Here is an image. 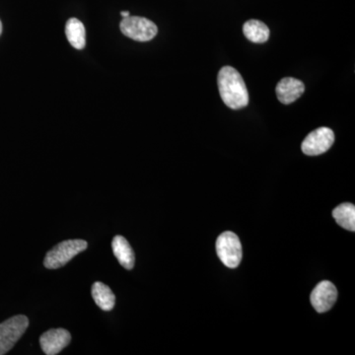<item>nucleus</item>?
I'll use <instances>...</instances> for the list:
<instances>
[{"label": "nucleus", "instance_id": "nucleus-9", "mask_svg": "<svg viewBox=\"0 0 355 355\" xmlns=\"http://www.w3.org/2000/svg\"><path fill=\"white\" fill-rule=\"evenodd\" d=\"M277 99L284 105L295 102L305 92V85L299 79L286 77L277 85Z\"/></svg>", "mask_w": 355, "mask_h": 355}, {"label": "nucleus", "instance_id": "nucleus-6", "mask_svg": "<svg viewBox=\"0 0 355 355\" xmlns=\"http://www.w3.org/2000/svg\"><path fill=\"white\" fill-rule=\"evenodd\" d=\"M335 142V133L329 128H319L310 132L303 140V153L308 156L321 155L333 146Z\"/></svg>", "mask_w": 355, "mask_h": 355}, {"label": "nucleus", "instance_id": "nucleus-8", "mask_svg": "<svg viewBox=\"0 0 355 355\" xmlns=\"http://www.w3.org/2000/svg\"><path fill=\"white\" fill-rule=\"evenodd\" d=\"M71 335L64 329H51L46 331L40 338V345L46 355L60 354L69 345Z\"/></svg>", "mask_w": 355, "mask_h": 355}, {"label": "nucleus", "instance_id": "nucleus-5", "mask_svg": "<svg viewBox=\"0 0 355 355\" xmlns=\"http://www.w3.org/2000/svg\"><path fill=\"white\" fill-rule=\"evenodd\" d=\"M121 31L128 38L137 42L151 41L157 35V26L153 21L139 16L123 18L120 24Z\"/></svg>", "mask_w": 355, "mask_h": 355}, {"label": "nucleus", "instance_id": "nucleus-15", "mask_svg": "<svg viewBox=\"0 0 355 355\" xmlns=\"http://www.w3.org/2000/svg\"><path fill=\"white\" fill-rule=\"evenodd\" d=\"M121 15L123 16V18H125L130 16V13L128 12V11H123V12H121Z\"/></svg>", "mask_w": 355, "mask_h": 355}, {"label": "nucleus", "instance_id": "nucleus-16", "mask_svg": "<svg viewBox=\"0 0 355 355\" xmlns=\"http://www.w3.org/2000/svg\"><path fill=\"white\" fill-rule=\"evenodd\" d=\"M2 33V23L1 21H0V35H1Z\"/></svg>", "mask_w": 355, "mask_h": 355}, {"label": "nucleus", "instance_id": "nucleus-1", "mask_svg": "<svg viewBox=\"0 0 355 355\" xmlns=\"http://www.w3.org/2000/svg\"><path fill=\"white\" fill-rule=\"evenodd\" d=\"M217 84L222 101L229 108L240 110L248 106L249 93L246 84L234 67H222L217 76Z\"/></svg>", "mask_w": 355, "mask_h": 355}, {"label": "nucleus", "instance_id": "nucleus-11", "mask_svg": "<svg viewBox=\"0 0 355 355\" xmlns=\"http://www.w3.org/2000/svg\"><path fill=\"white\" fill-rule=\"evenodd\" d=\"M91 292H92V297L94 299L96 304L100 309L106 311V312L114 309L116 296L108 286L103 282H95Z\"/></svg>", "mask_w": 355, "mask_h": 355}, {"label": "nucleus", "instance_id": "nucleus-14", "mask_svg": "<svg viewBox=\"0 0 355 355\" xmlns=\"http://www.w3.org/2000/svg\"><path fill=\"white\" fill-rule=\"evenodd\" d=\"M333 217L340 227L355 231V207L349 202L342 203L333 211Z\"/></svg>", "mask_w": 355, "mask_h": 355}, {"label": "nucleus", "instance_id": "nucleus-12", "mask_svg": "<svg viewBox=\"0 0 355 355\" xmlns=\"http://www.w3.org/2000/svg\"><path fill=\"white\" fill-rule=\"evenodd\" d=\"M243 33L250 42L263 44L270 38V29L265 23L259 20H249L243 26Z\"/></svg>", "mask_w": 355, "mask_h": 355}, {"label": "nucleus", "instance_id": "nucleus-4", "mask_svg": "<svg viewBox=\"0 0 355 355\" xmlns=\"http://www.w3.org/2000/svg\"><path fill=\"white\" fill-rule=\"evenodd\" d=\"M216 253L223 265L236 268L242 261V245L235 233L226 231L216 240Z\"/></svg>", "mask_w": 355, "mask_h": 355}, {"label": "nucleus", "instance_id": "nucleus-10", "mask_svg": "<svg viewBox=\"0 0 355 355\" xmlns=\"http://www.w3.org/2000/svg\"><path fill=\"white\" fill-rule=\"evenodd\" d=\"M112 249L121 266L127 270H132L135 266V256L128 240L123 236H116L112 241Z\"/></svg>", "mask_w": 355, "mask_h": 355}, {"label": "nucleus", "instance_id": "nucleus-2", "mask_svg": "<svg viewBox=\"0 0 355 355\" xmlns=\"http://www.w3.org/2000/svg\"><path fill=\"white\" fill-rule=\"evenodd\" d=\"M87 247V242L84 240L74 239L62 241L46 253L44 266L49 270L62 268L77 254L85 251Z\"/></svg>", "mask_w": 355, "mask_h": 355}, {"label": "nucleus", "instance_id": "nucleus-3", "mask_svg": "<svg viewBox=\"0 0 355 355\" xmlns=\"http://www.w3.org/2000/svg\"><path fill=\"white\" fill-rule=\"evenodd\" d=\"M29 327V319L24 315L9 318L0 324V355L6 354L24 335Z\"/></svg>", "mask_w": 355, "mask_h": 355}, {"label": "nucleus", "instance_id": "nucleus-7", "mask_svg": "<svg viewBox=\"0 0 355 355\" xmlns=\"http://www.w3.org/2000/svg\"><path fill=\"white\" fill-rule=\"evenodd\" d=\"M338 299L336 286L328 280L320 282L310 296L311 303L318 313L328 312L335 305Z\"/></svg>", "mask_w": 355, "mask_h": 355}, {"label": "nucleus", "instance_id": "nucleus-13", "mask_svg": "<svg viewBox=\"0 0 355 355\" xmlns=\"http://www.w3.org/2000/svg\"><path fill=\"white\" fill-rule=\"evenodd\" d=\"M65 34L70 44L76 50H83L86 44L85 27L81 21L70 18L65 26Z\"/></svg>", "mask_w": 355, "mask_h": 355}]
</instances>
